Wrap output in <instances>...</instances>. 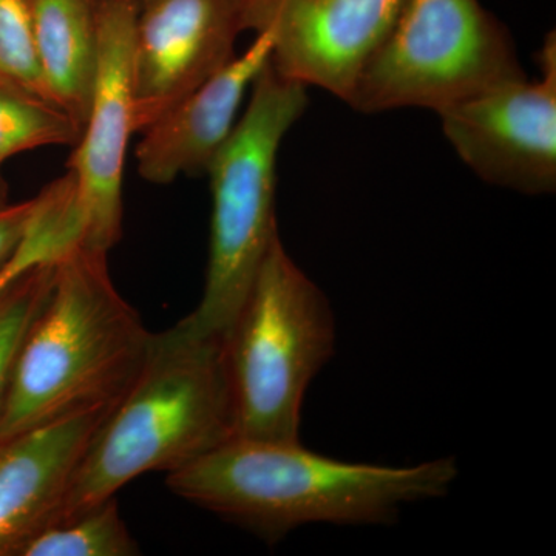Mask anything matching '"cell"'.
<instances>
[{"instance_id": "6da1fadb", "label": "cell", "mask_w": 556, "mask_h": 556, "mask_svg": "<svg viewBox=\"0 0 556 556\" xmlns=\"http://www.w3.org/2000/svg\"><path fill=\"white\" fill-rule=\"evenodd\" d=\"M452 457L417 466L345 463L298 442L233 438L167 475L172 493L278 543L302 526L393 525L402 507L448 495Z\"/></svg>"}, {"instance_id": "7a4b0ae2", "label": "cell", "mask_w": 556, "mask_h": 556, "mask_svg": "<svg viewBox=\"0 0 556 556\" xmlns=\"http://www.w3.org/2000/svg\"><path fill=\"white\" fill-rule=\"evenodd\" d=\"M233 438L223 339L200 338L179 324L152 334L138 375L94 431L54 518L115 496L149 471L181 470Z\"/></svg>"}, {"instance_id": "3957f363", "label": "cell", "mask_w": 556, "mask_h": 556, "mask_svg": "<svg viewBox=\"0 0 556 556\" xmlns=\"http://www.w3.org/2000/svg\"><path fill=\"white\" fill-rule=\"evenodd\" d=\"M150 340L110 278L108 254L76 248L56 263L49 298L22 340L0 408V437L118 401Z\"/></svg>"}, {"instance_id": "277c9868", "label": "cell", "mask_w": 556, "mask_h": 556, "mask_svg": "<svg viewBox=\"0 0 556 556\" xmlns=\"http://www.w3.org/2000/svg\"><path fill=\"white\" fill-rule=\"evenodd\" d=\"M306 90L266 62L252 84L247 112L208 164L212 218L206 283L199 306L178 321L192 334L225 338L278 236V150L308 105Z\"/></svg>"}, {"instance_id": "5b68a950", "label": "cell", "mask_w": 556, "mask_h": 556, "mask_svg": "<svg viewBox=\"0 0 556 556\" xmlns=\"http://www.w3.org/2000/svg\"><path fill=\"white\" fill-rule=\"evenodd\" d=\"M334 346L327 295L277 236L223 338L236 438L298 442L306 390Z\"/></svg>"}, {"instance_id": "8992f818", "label": "cell", "mask_w": 556, "mask_h": 556, "mask_svg": "<svg viewBox=\"0 0 556 556\" xmlns=\"http://www.w3.org/2000/svg\"><path fill=\"white\" fill-rule=\"evenodd\" d=\"M527 78L507 28L479 0H405L346 104L442 110Z\"/></svg>"}, {"instance_id": "52a82bcc", "label": "cell", "mask_w": 556, "mask_h": 556, "mask_svg": "<svg viewBox=\"0 0 556 556\" xmlns=\"http://www.w3.org/2000/svg\"><path fill=\"white\" fill-rule=\"evenodd\" d=\"M540 79L511 80L438 113L459 159L490 185L529 195L556 189V39L538 51Z\"/></svg>"}, {"instance_id": "ba28073f", "label": "cell", "mask_w": 556, "mask_h": 556, "mask_svg": "<svg viewBox=\"0 0 556 556\" xmlns=\"http://www.w3.org/2000/svg\"><path fill=\"white\" fill-rule=\"evenodd\" d=\"M137 2L98 0L100 67L86 124L67 164L83 248L108 254L123 233V177L131 130V49Z\"/></svg>"}, {"instance_id": "9c48e42d", "label": "cell", "mask_w": 556, "mask_h": 556, "mask_svg": "<svg viewBox=\"0 0 556 556\" xmlns=\"http://www.w3.org/2000/svg\"><path fill=\"white\" fill-rule=\"evenodd\" d=\"M247 0H138L131 130L141 134L236 54Z\"/></svg>"}, {"instance_id": "30bf717a", "label": "cell", "mask_w": 556, "mask_h": 556, "mask_svg": "<svg viewBox=\"0 0 556 556\" xmlns=\"http://www.w3.org/2000/svg\"><path fill=\"white\" fill-rule=\"evenodd\" d=\"M405 0H247L244 28L270 39L278 75L346 102Z\"/></svg>"}, {"instance_id": "8fae6325", "label": "cell", "mask_w": 556, "mask_h": 556, "mask_svg": "<svg viewBox=\"0 0 556 556\" xmlns=\"http://www.w3.org/2000/svg\"><path fill=\"white\" fill-rule=\"evenodd\" d=\"M113 404L0 437V556L16 555L33 533L56 517L80 459Z\"/></svg>"}, {"instance_id": "7c38bea8", "label": "cell", "mask_w": 556, "mask_h": 556, "mask_svg": "<svg viewBox=\"0 0 556 556\" xmlns=\"http://www.w3.org/2000/svg\"><path fill=\"white\" fill-rule=\"evenodd\" d=\"M270 47L269 36L260 33L243 54L141 131L135 153L139 177L170 185L181 175L206 174L236 127L244 94L269 61Z\"/></svg>"}, {"instance_id": "4fadbf2b", "label": "cell", "mask_w": 556, "mask_h": 556, "mask_svg": "<svg viewBox=\"0 0 556 556\" xmlns=\"http://www.w3.org/2000/svg\"><path fill=\"white\" fill-rule=\"evenodd\" d=\"M47 97L83 130L100 67L98 0H28Z\"/></svg>"}, {"instance_id": "5bb4252c", "label": "cell", "mask_w": 556, "mask_h": 556, "mask_svg": "<svg viewBox=\"0 0 556 556\" xmlns=\"http://www.w3.org/2000/svg\"><path fill=\"white\" fill-rule=\"evenodd\" d=\"M137 541L121 518L116 497L54 518L14 556H135Z\"/></svg>"}, {"instance_id": "9a60e30c", "label": "cell", "mask_w": 556, "mask_h": 556, "mask_svg": "<svg viewBox=\"0 0 556 556\" xmlns=\"http://www.w3.org/2000/svg\"><path fill=\"white\" fill-rule=\"evenodd\" d=\"M80 127L56 104L0 76V164L46 146L75 144Z\"/></svg>"}, {"instance_id": "2e32d148", "label": "cell", "mask_w": 556, "mask_h": 556, "mask_svg": "<svg viewBox=\"0 0 556 556\" xmlns=\"http://www.w3.org/2000/svg\"><path fill=\"white\" fill-rule=\"evenodd\" d=\"M54 268L56 263L27 270L0 292V408L25 332L49 298Z\"/></svg>"}, {"instance_id": "e0dca14e", "label": "cell", "mask_w": 556, "mask_h": 556, "mask_svg": "<svg viewBox=\"0 0 556 556\" xmlns=\"http://www.w3.org/2000/svg\"><path fill=\"white\" fill-rule=\"evenodd\" d=\"M0 76L49 100L36 58L28 0H0Z\"/></svg>"}, {"instance_id": "ac0fdd59", "label": "cell", "mask_w": 556, "mask_h": 556, "mask_svg": "<svg viewBox=\"0 0 556 556\" xmlns=\"http://www.w3.org/2000/svg\"><path fill=\"white\" fill-rule=\"evenodd\" d=\"M35 204L36 199H33L13 206H0V270L5 268L20 247L35 211Z\"/></svg>"}, {"instance_id": "d6986e66", "label": "cell", "mask_w": 556, "mask_h": 556, "mask_svg": "<svg viewBox=\"0 0 556 556\" xmlns=\"http://www.w3.org/2000/svg\"><path fill=\"white\" fill-rule=\"evenodd\" d=\"M3 200H5V189H3L2 181H0V206H3Z\"/></svg>"}, {"instance_id": "ffe728a7", "label": "cell", "mask_w": 556, "mask_h": 556, "mask_svg": "<svg viewBox=\"0 0 556 556\" xmlns=\"http://www.w3.org/2000/svg\"><path fill=\"white\" fill-rule=\"evenodd\" d=\"M131 2H137L138 3V0H131Z\"/></svg>"}]
</instances>
